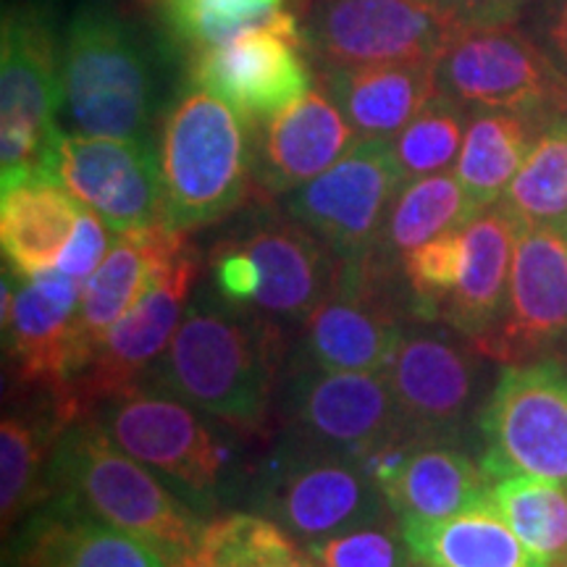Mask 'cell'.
I'll return each mask as SVG.
<instances>
[{
  "mask_svg": "<svg viewBox=\"0 0 567 567\" xmlns=\"http://www.w3.org/2000/svg\"><path fill=\"white\" fill-rule=\"evenodd\" d=\"M386 379L402 423L425 442H442L471 402L473 363L455 344L413 337L402 339Z\"/></svg>",
  "mask_w": 567,
  "mask_h": 567,
  "instance_id": "obj_22",
  "label": "cell"
},
{
  "mask_svg": "<svg viewBox=\"0 0 567 567\" xmlns=\"http://www.w3.org/2000/svg\"><path fill=\"white\" fill-rule=\"evenodd\" d=\"M484 473L492 481L538 476L567 488V371L557 363L509 365L481 413Z\"/></svg>",
  "mask_w": 567,
  "mask_h": 567,
  "instance_id": "obj_11",
  "label": "cell"
},
{
  "mask_svg": "<svg viewBox=\"0 0 567 567\" xmlns=\"http://www.w3.org/2000/svg\"><path fill=\"white\" fill-rule=\"evenodd\" d=\"M538 45L551 55V61L567 76V0H542L538 11Z\"/></svg>",
  "mask_w": 567,
  "mask_h": 567,
  "instance_id": "obj_41",
  "label": "cell"
},
{
  "mask_svg": "<svg viewBox=\"0 0 567 567\" xmlns=\"http://www.w3.org/2000/svg\"><path fill=\"white\" fill-rule=\"evenodd\" d=\"M80 213L82 203L61 182L32 179L3 189L0 245L11 274L30 279L59 264Z\"/></svg>",
  "mask_w": 567,
  "mask_h": 567,
  "instance_id": "obj_26",
  "label": "cell"
},
{
  "mask_svg": "<svg viewBox=\"0 0 567 567\" xmlns=\"http://www.w3.org/2000/svg\"><path fill=\"white\" fill-rule=\"evenodd\" d=\"M13 567H172L153 547L69 502L32 513L13 542Z\"/></svg>",
  "mask_w": 567,
  "mask_h": 567,
  "instance_id": "obj_23",
  "label": "cell"
},
{
  "mask_svg": "<svg viewBox=\"0 0 567 567\" xmlns=\"http://www.w3.org/2000/svg\"><path fill=\"white\" fill-rule=\"evenodd\" d=\"M13 276L11 321L3 326L13 384L45 394L51 405L66 389L74 365V326L82 284L48 268L30 279Z\"/></svg>",
  "mask_w": 567,
  "mask_h": 567,
  "instance_id": "obj_18",
  "label": "cell"
},
{
  "mask_svg": "<svg viewBox=\"0 0 567 567\" xmlns=\"http://www.w3.org/2000/svg\"><path fill=\"white\" fill-rule=\"evenodd\" d=\"M400 344V321L371 289V255L339 260L334 289L302 321L305 365L386 373Z\"/></svg>",
  "mask_w": 567,
  "mask_h": 567,
  "instance_id": "obj_17",
  "label": "cell"
},
{
  "mask_svg": "<svg viewBox=\"0 0 567 567\" xmlns=\"http://www.w3.org/2000/svg\"><path fill=\"white\" fill-rule=\"evenodd\" d=\"M538 126L544 124L509 111H484L471 118L455 174L478 213L505 197L542 132Z\"/></svg>",
  "mask_w": 567,
  "mask_h": 567,
  "instance_id": "obj_29",
  "label": "cell"
},
{
  "mask_svg": "<svg viewBox=\"0 0 567 567\" xmlns=\"http://www.w3.org/2000/svg\"><path fill=\"white\" fill-rule=\"evenodd\" d=\"M187 234L161 224L153 229L116 234L111 252L87 281L82 284V300L74 326V365L76 375L92 358L95 347L113 323L130 313L134 302L145 295L161 268L187 245Z\"/></svg>",
  "mask_w": 567,
  "mask_h": 567,
  "instance_id": "obj_21",
  "label": "cell"
},
{
  "mask_svg": "<svg viewBox=\"0 0 567 567\" xmlns=\"http://www.w3.org/2000/svg\"><path fill=\"white\" fill-rule=\"evenodd\" d=\"M189 82L231 103L252 126L268 122L313 90L300 21L247 32L243 38L195 53Z\"/></svg>",
  "mask_w": 567,
  "mask_h": 567,
  "instance_id": "obj_14",
  "label": "cell"
},
{
  "mask_svg": "<svg viewBox=\"0 0 567 567\" xmlns=\"http://www.w3.org/2000/svg\"><path fill=\"white\" fill-rule=\"evenodd\" d=\"M292 3H295V0H292Z\"/></svg>",
  "mask_w": 567,
  "mask_h": 567,
  "instance_id": "obj_46",
  "label": "cell"
},
{
  "mask_svg": "<svg viewBox=\"0 0 567 567\" xmlns=\"http://www.w3.org/2000/svg\"><path fill=\"white\" fill-rule=\"evenodd\" d=\"M439 90L481 111H509L547 124L567 113V76L517 24L457 30L439 55Z\"/></svg>",
  "mask_w": 567,
  "mask_h": 567,
  "instance_id": "obj_9",
  "label": "cell"
},
{
  "mask_svg": "<svg viewBox=\"0 0 567 567\" xmlns=\"http://www.w3.org/2000/svg\"><path fill=\"white\" fill-rule=\"evenodd\" d=\"M55 176L116 234L166 224L161 161L151 137L63 134Z\"/></svg>",
  "mask_w": 567,
  "mask_h": 567,
  "instance_id": "obj_15",
  "label": "cell"
},
{
  "mask_svg": "<svg viewBox=\"0 0 567 567\" xmlns=\"http://www.w3.org/2000/svg\"><path fill=\"white\" fill-rule=\"evenodd\" d=\"M415 563L434 567H551L517 538L492 502L444 517L400 520Z\"/></svg>",
  "mask_w": 567,
  "mask_h": 567,
  "instance_id": "obj_27",
  "label": "cell"
},
{
  "mask_svg": "<svg viewBox=\"0 0 567 567\" xmlns=\"http://www.w3.org/2000/svg\"><path fill=\"white\" fill-rule=\"evenodd\" d=\"M523 221L505 203L481 210L463 229V271L442 316L473 342L496 329L507 308L509 271Z\"/></svg>",
  "mask_w": 567,
  "mask_h": 567,
  "instance_id": "obj_24",
  "label": "cell"
},
{
  "mask_svg": "<svg viewBox=\"0 0 567 567\" xmlns=\"http://www.w3.org/2000/svg\"><path fill=\"white\" fill-rule=\"evenodd\" d=\"M413 567H434V565H425V563H417V565H413Z\"/></svg>",
  "mask_w": 567,
  "mask_h": 567,
  "instance_id": "obj_44",
  "label": "cell"
},
{
  "mask_svg": "<svg viewBox=\"0 0 567 567\" xmlns=\"http://www.w3.org/2000/svg\"><path fill=\"white\" fill-rule=\"evenodd\" d=\"M179 567H200V565H197V563H195V559H187V563H182Z\"/></svg>",
  "mask_w": 567,
  "mask_h": 567,
  "instance_id": "obj_43",
  "label": "cell"
},
{
  "mask_svg": "<svg viewBox=\"0 0 567 567\" xmlns=\"http://www.w3.org/2000/svg\"><path fill=\"white\" fill-rule=\"evenodd\" d=\"M48 499L101 517L153 547L172 567L195 557L205 523L147 465L118 446L95 417L63 431L48 465Z\"/></svg>",
  "mask_w": 567,
  "mask_h": 567,
  "instance_id": "obj_2",
  "label": "cell"
},
{
  "mask_svg": "<svg viewBox=\"0 0 567 567\" xmlns=\"http://www.w3.org/2000/svg\"><path fill=\"white\" fill-rule=\"evenodd\" d=\"M113 243H116V231L111 229L109 224L103 221L97 213L84 208L80 213V221L74 226V234H71L69 245L63 247L59 264L53 268L55 271L71 276L74 281L84 284L92 274L101 268L105 255L111 252Z\"/></svg>",
  "mask_w": 567,
  "mask_h": 567,
  "instance_id": "obj_39",
  "label": "cell"
},
{
  "mask_svg": "<svg viewBox=\"0 0 567 567\" xmlns=\"http://www.w3.org/2000/svg\"><path fill=\"white\" fill-rule=\"evenodd\" d=\"M197 413L179 396L137 384L105 400L90 417L126 455L172 484L195 513H213L221 505L234 446Z\"/></svg>",
  "mask_w": 567,
  "mask_h": 567,
  "instance_id": "obj_6",
  "label": "cell"
},
{
  "mask_svg": "<svg viewBox=\"0 0 567 567\" xmlns=\"http://www.w3.org/2000/svg\"><path fill=\"white\" fill-rule=\"evenodd\" d=\"M439 59L323 71V87L360 140H394L439 92Z\"/></svg>",
  "mask_w": 567,
  "mask_h": 567,
  "instance_id": "obj_25",
  "label": "cell"
},
{
  "mask_svg": "<svg viewBox=\"0 0 567 567\" xmlns=\"http://www.w3.org/2000/svg\"><path fill=\"white\" fill-rule=\"evenodd\" d=\"M463 229H455L417 245L415 250H410L402 258V268H405V279L417 316H442L446 300L455 292L460 271H463Z\"/></svg>",
  "mask_w": 567,
  "mask_h": 567,
  "instance_id": "obj_37",
  "label": "cell"
},
{
  "mask_svg": "<svg viewBox=\"0 0 567 567\" xmlns=\"http://www.w3.org/2000/svg\"><path fill=\"white\" fill-rule=\"evenodd\" d=\"M502 203L523 224L567 221V113L542 126Z\"/></svg>",
  "mask_w": 567,
  "mask_h": 567,
  "instance_id": "obj_34",
  "label": "cell"
},
{
  "mask_svg": "<svg viewBox=\"0 0 567 567\" xmlns=\"http://www.w3.org/2000/svg\"><path fill=\"white\" fill-rule=\"evenodd\" d=\"M567 334V237L559 226L523 224L509 271L507 308L478 350L523 363Z\"/></svg>",
  "mask_w": 567,
  "mask_h": 567,
  "instance_id": "obj_16",
  "label": "cell"
},
{
  "mask_svg": "<svg viewBox=\"0 0 567 567\" xmlns=\"http://www.w3.org/2000/svg\"><path fill=\"white\" fill-rule=\"evenodd\" d=\"M308 55L329 69L439 59L457 27L429 0H295Z\"/></svg>",
  "mask_w": 567,
  "mask_h": 567,
  "instance_id": "obj_10",
  "label": "cell"
},
{
  "mask_svg": "<svg viewBox=\"0 0 567 567\" xmlns=\"http://www.w3.org/2000/svg\"><path fill=\"white\" fill-rule=\"evenodd\" d=\"M276 329L243 308L195 297L166 352L147 373L153 386L243 434H264L274 392Z\"/></svg>",
  "mask_w": 567,
  "mask_h": 567,
  "instance_id": "obj_1",
  "label": "cell"
},
{
  "mask_svg": "<svg viewBox=\"0 0 567 567\" xmlns=\"http://www.w3.org/2000/svg\"><path fill=\"white\" fill-rule=\"evenodd\" d=\"M492 478L463 452L429 442L410 455L384 496L400 520H444L488 502Z\"/></svg>",
  "mask_w": 567,
  "mask_h": 567,
  "instance_id": "obj_28",
  "label": "cell"
},
{
  "mask_svg": "<svg viewBox=\"0 0 567 567\" xmlns=\"http://www.w3.org/2000/svg\"><path fill=\"white\" fill-rule=\"evenodd\" d=\"M63 103L92 137H151L153 76L111 0H82L63 45Z\"/></svg>",
  "mask_w": 567,
  "mask_h": 567,
  "instance_id": "obj_5",
  "label": "cell"
},
{
  "mask_svg": "<svg viewBox=\"0 0 567 567\" xmlns=\"http://www.w3.org/2000/svg\"><path fill=\"white\" fill-rule=\"evenodd\" d=\"M63 425L51 417L6 415L0 425V515L9 530L27 509L48 499V452L55 450Z\"/></svg>",
  "mask_w": 567,
  "mask_h": 567,
  "instance_id": "obj_31",
  "label": "cell"
},
{
  "mask_svg": "<svg viewBox=\"0 0 567 567\" xmlns=\"http://www.w3.org/2000/svg\"><path fill=\"white\" fill-rule=\"evenodd\" d=\"M0 40V184L59 182L63 53L51 11L38 0L6 6Z\"/></svg>",
  "mask_w": 567,
  "mask_h": 567,
  "instance_id": "obj_4",
  "label": "cell"
},
{
  "mask_svg": "<svg viewBox=\"0 0 567 567\" xmlns=\"http://www.w3.org/2000/svg\"><path fill=\"white\" fill-rule=\"evenodd\" d=\"M384 523L318 538L308 544V555L321 567H413L415 557L402 530L394 534Z\"/></svg>",
  "mask_w": 567,
  "mask_h": 567,
  "instance_id": "obj_38",
  "label": "cell"
},
{
  "mask_svg": "<svg viewBox=\"0 0 567 567\" xmlns=\"http://www.w3.org/2000/svg\"><path fill=\"white\" fill-rule=\"evenodd\" d=\"M231 243L258 268V295L250 308L268 321H305L334 289L339 260H331L329 245L295 218H266Z\"/></svg>",
  "mask_w": 567,
  "mask_h": 567,
  "instance_id": "obj_20",
  "label": "cell"
},
{
  "mask_svg": "<svg viewBox=\"0 0 567 567\" xmlns=\"http://www.w3.org/2000/svg\"><path fill=\"white\" fill-rule=\"evenodd\" d=\"M300 547L266 515L231 513L205 523L195 563L200 567H274Z\"/></svg>",
  "mask_w": 567,
  "mask_h": 567,
  "instance_id": "obj_36",
  "label": "cell"
},
{
  "mask_svg": "<svg viewBox=\"0 0 567 567\" xmlns=\"http://www.w3.org/2000/svg\"><path fill=\"white\" fill-rule=\"evenodd\" d=\"M402 184L389 140H360L329 172L295 189L287 210L321 237L337 260H360L379 247Z\"/></svg>",
  "mask_w": 567,
  "mask_h": 567,
  "instance_id": "obj_12",
  "label": "cell"
},
{
  "mask_svg": "<svg viewBox=\"0 0 567 567\" xmlns=\"http://www.w3.org/2000/svg\"><path fill=\"white\" fill-rule=\"evenodd\" d=\"M478 216L476 205L460 184L457 174L442 172L405 182L396 193L379 247L386 255L405 258L417 245L444 231L465 229Z\"/></svg>",
  "mask_w": 567,
  "mask_h": 567,
  "instance_id": "obj_30",
  "label": "cell"
},
{
  "mask_svg": "<svg viewBox=\"0 0 567 567\" xmlns=\"http://www.w3.org/2000/svg\"><path fill=\"white\" fill-rule=\"evenodd\" d=\"M274 567H321V565H318L310 555H302V549H300V551H297V555H292L289 559H284V563L274 565Z\"/></svg>",
  "mask_w": 567,
  "mask_h": 567,
  "instance_id": "obj_42",
  "label": "cell"
},
{
  "mask_svg": "<svg viewBox=\"0 0 567 567\" xmlns=\"http://www.w3.org/2000/svg\"><path fill=\"white\" fill-rule=\"evenodd\" d=\"M197 281L200 255L187 243L161 268L130 313L105 331L92 358L80 373L71 375L66 389L51 405L63 431L71 423L90 417L111 396L142 384L179 329Z\"/></svg>",
  "mask_w": 567,
  "mask_h": 567,
  "instance_id": "obj_8",
  "label": "cell"
},
{
  "mask_svg": "<svg viewBox=\"0 0 567 567\" xmlns=\"http://www.w3.org/2000/svg\"><path fill=\"white\" fill-rule=\"evenodd\" d=\"M255 134V184L268 195H292L329 172L360 137L326 87L305 92Z\"/></svg>",
  "mask_w": 567,
  "mask_h": 567,
  "instance_id": "obj_19",
  "label": "cell"
},
{
  "mask_svg": "<svg viewBox=\"0 0 567 567\" xmlns=\"http://www.w3.org/2000/svg\"><path fill=\"white\" fill-rule=\"evenodd\" d=\"M488 502L530 551L547 559L551 567H567L565 486L517 473L492 481Z\"/></svg>",
  "mask_w": 567,
  "mask_h": 567,
  "instance_id": "obj_32",
  "label": "cell"
},
{
  "mask_svg": "<svg viewBox=\"0 0 567 567\" xmlns=\"http://www.w3.org/2000/svg\"><path fill=\"white\" fill-rule=\"evenodd\" d=\"M465 105L439 90L405 130L389 140L394 161L405 182L442 174L463 151Z\"/></svg>",
  "mask_w": 567,
  "mask_h": 567,
  "instance_id": "obj_35",
  "label": "cell"
},
{
  "mask_svg": "<svg viewBox=\"0 0 567 567\" xmlns=\"http://www.w3.org/2000/svg\"><path fill=\"white\" fill-rule=\"evenodd\" d=\"M559 229H563V231H565V237H567V221H565L563 226H559Z\"/></svg>",
  "mask_w": 567,
  "mask_h": 567,
  "instance_id": "obj_45",
  "label": "cell"
},
{
  "mask_svg": "<svg viewBox=\"0 0 567 567\" xmlns=\"http://www.w3.org/2000/svg\"><path fill=\"white\" fill-rule=\"evenodd\" d=\"M158 161L166 226L203 229L250 195L255 126L224 97L189 82L163 113Z\"/></svg>",
  "mask_w": 567,
  "mask_h": 567,
  "instance_id": "obj_3",
  "label": "cell"
},
{
  "mask_svg": "<svg viewBox=\"0 0 567 567\" xmlns=\"http://www.w3.org/2000/svg\"><path fill=\"white\" fill-rule=\"evenodd\" d=\"M176 42L189 55L243 38L247 32L284 24L292 0H155Z\"/></svg>",
  "mask_w": 567,
  "mask_h": 567,
  "instance_id": "obj_33",
  "label": "cell"
},
{
  "mask_svg": "<svg viewBox=\"0 0 567 567\" xmlns=\"http://www.w3.org/2000/svg\"><path fill=\"white\" fill-rule=\"evenodd\" d=\"M284 413L287 434L350 460H363L375 446L410 431L396 410L386 373L371 371L305 365L289 381Z\"/></svg>",
  "mask_w": 567,
  "mask_h": 567,
  "instance_id": "obj_13",
  "label": "cell"
},
{
  "mask_svg": "<svg viewBox=\"0 0 567 567\" xmlns=\"http://www.w3.org/2000/svg\"><path fill=\"white\" fill-rule=\"evenodd\" d=\"M457 30L515 24L530 0H429Z\"/></svg>",
  "mask_w": 567,
  "mask_h": 567,
  "instance_id": "obj_40",
  "label": "cell"
},
{
  "mask_svg": "<svg viewBox=\"0 0 567 567\" xmlns=\"http://www.w3.org/2000/svg\"><path fill=\"white\" fill-rule=\"evenodd\" d=\"M255 507L308 544L384 523L392 513L358 460L318 450L292 434H284L260 465Z\"/></svg>",
  "mask_w": 567,
  "mask_h": 567,
  "instance_id": "obj_7",
  "label": "cell"
}]
</instances>
